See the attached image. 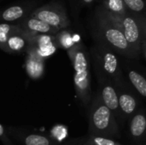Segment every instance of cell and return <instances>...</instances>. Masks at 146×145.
Returning a JSON list of instances; mask_svg holds the SVG:
<instances>
[{"label":"cell","instance_id":"cell-18","mask_svg":"<svg viewBox=\"0 0 146 145\" xmlns=\"http://www.w3.org/2000/svg\"><path fill=\"white\" fill-rule=\"evenodd\" d=\"M21 29L19 24H9V23H2L0 25V47L5 52L7 41L9 37L15 31Z\"/></svg>","mask_w":146,"mask_h":145},{"label":"cell","instance_id":"cell-16","mask_svg":"<svg viewBox=\"0 0 146 145\" xmlns=\"http://www.w3.org/2000/svg\"><path fill=\"white\" fill-rule=\"evenodd\" d=\"M27 8H25L22 5H14L4 9V11L2 14V18L3 21L8 22H21L23 19H25L27 16Z\"/></svg>","mask_w":146,"mask_h":145},{"label":"cell","instance_id":"cell-10","mask_svg":"<svg viewBox=\"0 0 146 145\" xmlns=\"http://www.w3.org/2000/svg\"><path fill=\"white\" fill-rule=\"evenodd\" d=\"M27 50L26 58V71L28 76L33 79H37L42 77L44 69V56L38 52V49L30 44Z\"/></svg>","mask_w":146,"mask_h":145},{"label":"cell","instance_id":"cell-19","mask_svg":"<svg viewBox=\"0 0 146 145\" xmlns=\"http://www.w3.org/2000/svg\"><path fill=\"white\" fill-rule=\"evenodd\" d=\"M127 9L133 14L146 16V3L144 0H123Z\"/></svg>","mask_w":146,"mask_h":145},{"label":"cell","instance_id":"cell-23","mask_svg":"<svg viewBox=\"0 0 146 145\" xmlns=\"http://www.w3.org/2000/svg\"><path fill=\"white\" fill-rule=\"evenodd\" d=\"M141 53L144 55L145 58L146 59V38H143L141 41Z\"/></svg>","mask_w":146,"mask_h":145},{"label":"cell","instance_id":"cell-2","mask_svg":"<svg viewBox=\"0 0 146 145\" xmlns=\"http://www.w3.org/2000/svg\"><path fill=\"white\" fill-rule=\"evenodd\" d=\"M74 74V84L76 96L85 108L90 107L92 101L91 87L90 63L87 53L80 43H77L68 50Z\"/></svg>","mask_w":146,"mask_h":145},{"label":"cell","instance_id":"cell-5","mask_svg":"<svg viewBox=\"0 0 146 145\" xmlns=\"http://www.w3.org/2000/svg\"><path fill=\"white\" fill-rule=\"evenodd\" d=\"M31 15L45 21L59 30L65 29L70 25L66 9L62 4L56 2H51L41 6L35 9Z\"/></svg>","mask_w":146,"mask_h":145},{"label":"cell","instance_id":"cell-8","mask_svg":"<svg viewBox=\"0 0 146 145\" xmlns=\"http://www.w3.org/2000/svg\"><path fill=\"white\" fill-rule=\"evenodd\" d=\"M100 91H98L103 102L114 113L119 123H122L123 120L121 114L119 104V95L116 86L110 80H100Z\"/></svg>","mask_w":146,"mask_h":145},{"label":"cell","instance_id":"cell-17","mask_svg":"<svg viewBox=\"0 0 146 145\" xmlns=\"http://www.w3.org/2000/svg\"><path fill=\"white\" fill-rule=\"evenodd\" d=\"M128 78L135 90L146 98V78L135 70L128 72Z\"/></svg>","mask_w":146,"mask_h":145},{"label":"cell","instance_id":"cell-11","mask_svg":"<svg viewBox=\"0 0 146 145\" xmlns=\"http://www.w3.org/2000/svg\"><path fill=\"white\" fill-rule=\"evenodd\" d=\"M117 91L121 114L124 121L129 120L139 110V103L134 95L128 91H126L123 87H118Z\"/></svg>","mask_w":146,"mask_h":145},{"label":"cell","instance_id":"cell-22","mask_svg":"<svg viewBox=\"0 0 146 145\" xmlns=\"http://www.w3.org/2000/svg\"><path fill=\"white\" fill-rule=\"evenodd\" d=\"M133 15L139 25L143 38H146V16L143 15H139V14H133Z\"/></svg>","mask_w":146,"mask_h":145},{"label":"cell","instance_id":"cell-7","mask_svg":"<svg viewBox=\"0 0 146 145\" xmlns=\"http://www.w3.org/2000/svg\"><path fill=\"white\" fill-rule=\"evenodd\" d=\"M115 19L121 25L127 42L139 56L141 53V41L143 36L139 25L133 16V13L129 11L127 15Z\"/></svg>","mask_w":146,"mask_h":145},{"label":"cell","instance_id":"cell-12","mask_svg":"<svg viewBox=\"0 0 146 145\" xmlns=\"http://www.w3.org/2000/svg\"><path fill=\"white\" fill-rule=\"evenodd\" d=\"M32 42V32H26L21 28L14 32L8 38L5 52L7 53H18L31 44Z\"/></svg>","mask_w":146,"mask_h":145},{"label":"cell","instance_id":"cell-6","mask_svg":"<svg viewBox=\"0 0 146 145\" xmlns=\"http://www.w3.org/2000/svg\"><path fill=\"white\" fill-rule=\"evenodd\" d=\"M9 135L21 145H58L50 135L31 132L27 129L19 127H6Z\"/></svg>","mask_w":146,"mask_h":145},{"label":"cell","instance_id":"cell-3","mask_svg":"<svg viewBox=\"0 0 146 145\" xmlns=\"http://www.w3.org/2000/svg\"><path fill=\"white\" fill-rule=\"evenodd\" d=\"M98 81L110 80L117 88L123 87V74L115 51L104 42L97 39L91 49Z\"/></svg>","mask_w":146,"mask_h":145},{"label":"cell","instance_id":"cell-9","mask_svg":"<svg viewBox=\"0 0 146 145\" xmlns=\"http://www.w3.org/2000/svg\"><path fill=\"white\" fill-rule=\"evenodd\" d=\"M128 136L131 140L141 144L146 140V113L144 109H139L129 120Z\"/></svg>","mask_w":146,"mask_h":145},{"label":"cell","instance_id":"cell-24","mask_svg":"<svg viewBox=\"0 0 146 145\" xmlns=\"http://www.w3.org/2000/svg\"><path fill=\"white\" fill-rule=\"evenodd\" d=\"M84 3H86V4H90V3H93L94 2V0H81Z\"/></svg>","mask_w":146,"mask_h":145},{"label":"cell","instance_id":"cell-20","mask_svg":"<svg viewBox=\"0 0 146 145\" xmlns=\"http://www.w3.org/2000/svg\"><path fill=\"white\" fill-rule=\"evenodd\" d=\"M68 134V129L66 126H62V125H58V126H53L52 130H51V134L50 136L58 143H60L64 138L67 137Z\"/></svg>","mask_w":146,"mask_h":145},{"label":"cell","instance_id":"cell-14","mask_svg":"<svg viewBox=\"0 0 146 145\" xmlns=\"http://www.w3.org/2000/svg\"><path fill=\"white\" fill-rule=\"evenodd\" d=\"M74 143L77 145H125L112 138L89 133L78 140H74Z\"/></svg>","mask_w":146,"mask_h":145},{"label":"cell","instance_id":"cell-21","mask_svg":"<svg viewBox=\"0 0 146 145\" xmlns=\"http://www.w3.org/2000/svg\"><path fill=\"white\" fill-rule=\"evenodd\" d=\"M0 139L3 145H14L11 140V137L7 132V128L3 124L0 125Z\"/></svg>","mask_w":146,"mask_h":145},{"label":"cell","instance_id":"cell-15","mask_svg":"<svg viewBox=\"0 0 146 145\" xmlns=\"http://www.w3.org/2000/svg\"><path fill=\"white\" fill-rule=\"evenodd\" d=\"M101 3L102 6L115 18L121 17L129 12L123 0H101Z\"/></svg>","mask_w":146,"mask_h":145},{"label":"cell","instance_id":"cell-4","mask_svg":"<svg viewBox=\"0 0 146 145\" xmlns=\"http://www.w3.org/2000/svg\"><path fill=\"white\" fill-rule=\"evenodd\" d=\"M89 134L100 135L112 138H120L119 122L114 113L105 105L98 92L89 107Z\"/></svg>","mask_w":146,"mask_h":145},{"label":"cell","instance_id":"cell-1","mask_svg":"<svg viewBox=\"0 0 146 145\" xmlns=\"http://www.w3.org/2000/svg\"><path fill=\"white\" fill-rule=\"evenodd\" d=\"M93 27L96 39H98L114 51L129 58L138 57L124 34L120 22L103 6L97 8L93 18Z\"/></svg>","mask_w":146,"mask_h":145},{"label":"cell","instance_id":"cell-25","mask_svg":"<svg viewBox=\"0 0 146 145\" xmlns=\"http://www.w3.org/2000/svg\"><path fill=\"white\" fill-rule=\"evenodd\" d=\"M63 145H77V144H75L74 142H72V143H70V144H63Z\"/></svg>","mask_w":146,"mask_h":145},{"label":"cell","instance_id":"cell-26","mask_svg":"<svg viewBox=\"0 0 146 145\" xmlns=\"http://www.w3.org/2000/svg\"><path fill=\"white\" fill-rule=\"evenodd\" d=\"M139 145H146V144H139Z\"/></svg>","mask_w":146,"mask_h":145},{"label":"cell","instance_id":"cell-13","mask_svg":"<svg viewBox=\"0 0 146 145\" xmlns=\"http://www.w3.org/2000/svg\"><path fill=\"white\" fill-rule=\"evenodd\" d=\"M18 24L22 30L33 33H45L56 35L61 31L46 23L45 21H43L36 17L32 16L31 15L29 16H27Z\"/></svg>","mask_w":146,"mask_h":145}]
</instances>
